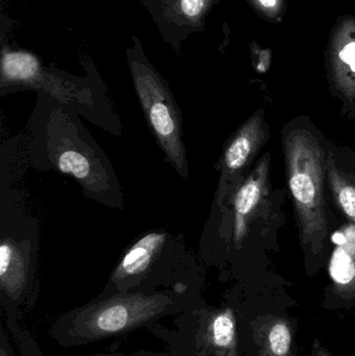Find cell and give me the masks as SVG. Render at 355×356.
<instances>
[{
  "instance_id": "cell-1",
  "label": "cell",
  "mask_w": 355,
  "mask_h": 356,
  "mask_svg": "<svg viewBox=\"0 0 355 356\" xmlns=\"http://www.w3.org/2000/svg\"><path fill=\"white\" fill-rule=\"evenodd\" d=\"M191 291L122 292L90 301L58 316L49 336L64 348L85 346L149 327L164 318L200 309Z\"/></svg>"
},
{
  "instance_id": "cell-18",
  "label": "cell",
  "mask_w": 355,
  "mask_h": 356,
  "mask_svg": "<svg viewBox=\"0 0 355 356\" xmlns=\"http://www.w3.org/2000/svg\"><path fill=\"white\" fill-rule=\"evenodd\" d=\"M312 356H333L324 347L322 346V344H320L318 340H315L314 345H313L312 349Z\"/></svg>"
},
{
  "instance_id": "cell-19",
  "label": "cell",
  "mask_w": 355,
  "mask_h": 356,
  "mask_svg": "<svg viewBox=\"0 0 355 356\" xmlns=\"http://www.w3.org/2000/svg\"><path fill=\"white\" fill-rule=\"evenodd\" d=\"M264 8H273L277 6V0H258Z\"/></svg>"
},
{
  "instance_id": "cell-2",
  "label": "cell",
  "mask_w": 355,
  "mask_h": 356,
  "mask_svg": "<svg viewBox=\"0 0 355 356\" xmlns=\"http://www.w3.org/2000/svg\"><path fill=\"white\" fill-rule=\"evenodd\" d=\"M33 131L35 152L42 150V161L76 179L91 198L120 207L122 197L114 171L72 111L60 102H42Z\"/></svg>"
},
{
  "instance_id": "cell-13",
  "label": "cell",
  "mask_w": 355,
  "mask_h": 356,
  "mask_svg": "<svg viewBox=\"0 0 355 356\" xmlns=\"http://www.w3.org/2000/svg\"><path fill=\"white\" fill-rule=\"evenodd\" d=\"M292 330L285 320H276L267 330L263 356H291Z\"/></svg>"
},
{
  "instance_id": "cell-4",
  "label": "cell",
  "mask_w": 355,
  "mask_h": 356,
  "mask_svg": "<svg viewBox=\"0 0 355 356\" xmlns=\"http://www.w3.org/2000/svg\"><path fill=\"white\" fill-rule=\"evenodd\" d=\"M170 236L164 232H148L127 249L97 298L122 292H158L160 286H173L170 267L163 266Z\"/></svg>"
},
{
  "instance_id": "cell-11",
  "label": "cell",
  "mask_w": 355,
  "mask_h": 356,
  "mask_svg": "<svg viewBox=\"0 0 355 356\" xmlns=\"http://www.w3.org/2000/svg\"><path fill=\"white\" fill-rule=\"evenodd\" d=\"M258 125L256 122H250L240 131L227 146L223 158L225 175H233L241 170L248 159L251 156L258 137Z\"/></svg>"
},
{
  "instance_id": "cell-20",
  "label": "cell",
  "mask_w": 355,
  "mask_h": 356,
  "mask_svg": "<svg viewBox=\"0 0 355 356\" xmlns=\"http://www.w3.org/2000/svg\"><path fill=\"white\" fill-rule=\"evenodd\" d=\"M133 356H166L164 355H156V353H146V351H138L135 355H131Z\"/></svg>"
},
{
  "instance_id": "cell-10",
  "label": "cell",
  "mask_w": 355,
  "mask_h": 356,
  "mask_svg": "<svg viewBox=\"0 0 355 356\" xmlns=\"http://www.w3.org/2000/svg\"><path fill=\"white\" fill-rule=\"evenodd\" d=\"M338 245L329 264V274L336 291L346 299L355 298V227L333 236Z\"/></svg>"
},
{
  "instance_id": "cell-22",
  "label": "cell",
  "mask_w": 355,
  "mask_h": 356,
  "mask_svg": "<svg viewBox=\"0 0 355 356\" xmlns=\"http://www.w3.org/2000/svg\"><path fill=\"white\" fill-rule=\"evenodd\" d=\"M350 68H352V70L355 72V62L352 63V65H350Z\"/></svg>"
},
{
  "instance_id": "cell-5",
  "label": "cell",
  "mask_w": 355,
  "mask_h": 356,
  "mask_svg": "<svg viewBox=\"0 0 355 356\" xmlns=\"http://www.w3.org/2000/svg\"><path fill=\"white\" fill-rule=\"evenodd\" d=\"M35 301L33 245L26 238L2 236L0 243V305L4 322H20Z\"/></svg>"
},
{
  "instance_id": "cell-6",
  "label": "cell",
  "mask_w": 355,
  "mask_h": 356,
  "mask_svg": "<svg viewBox=\"0 0 355 356\" xmlns=\"http://www.w3.org/2000/svg\"><path fill=\"white\" fill-rule=\"evenodd\" d=\"M289 186L306 221L323 211L322 160L316 140L308 133L296 134L287 144Z\"/></svg>"
},
{
  "instance_id": "cell-15",
  "label": "cell",
  "mask_w": 355,
  "mask_h": 356,
  "mask_svg": "<svg viewBox=\"0 0 355 356\" xmlns=\"http://www.w3.org/2000/svg\"><path fill=\"white\" fill-rule=\"evenodd\" d=\"M331 184L340 207L350 219L355 221V186L344 181L335 172L331 173Z\"/></svg>"
},
{
  "instance_id": "cell-9",
  "label": "cell",
  "mask_w": 355,
  "mask_h": 356,
  "mask_svg": "<svg viewBox=\"0 0 355 356\" xmlns=\"http://www.w3.org/2000/svg\"><path fill=\"white\" fill-rule=\"evenodd\" d=\"M196 345L204 355L238 356L237 321L233 309L201 311Z\"/></svg>"
},
{
  "instance_id": "cell-7",
  "label": "cell",
  "mask_w": 355,
  "mask_h": 356,
  "mask_svg": "<svg viewBox=\"0 0 355 356\" xmlns=\"http://www.w3.org/2000/svg\"><path fill=\"white\" fill-rule=\"evenodd\" d=\"M31 87L43 89L45 93L56 97L64 104L77 102L79 106L85 104L87 110H91L87 100H92L90 90L79 91L77 86L69 81H63L60 77L44 73L39 60L27 52L6 51L3 49L1 66V88Z\"/></svg>"
},
{
  "instance_id": "cell-17",
  "label": "cell",
  "mask_w": 355,
  "mask_h": 356,
  "mask_svg": "<svg viewBox=\"0 0 355 356\" xmlns=\"http://www.w3.org/2000/svg\"><path fill=\"white\" fill-rule=\"evenodd\" d=\"M340 58L346 64L352 65L355 62V43H350L340 52Z\"/></svg>"
},
{
  "instance_id": "cell-12",
  "label": "cell",
  "mask_w": 355,
  "mask_h": 356,
  "mask_svg": "<svg viewBox=\"0 0 355 356\" xmlns=\"http://www.w3.org/2000/svg\"><path fill=\"white\" fill-rule=\"evenodd\" d=\"M263 188V178L252 175L238 191L235 198L236 232L237 238L243 232L244 219L258 204Z\"/></svg>"
},
{
  "instance_id": "cell-3",
  "label": "cell",
  "mask_w": 355,
  "mask_h": 356,
  "mask_svg": "<svg viewBox=\"0 0 355 356\" xmlns=\"http://www.w3.org/2000/svg\"><path fill=\"white\" fill-rule=\"evenodd\" d=\"M126 56L133 87L150 129L171 166L181 177L187 178L189 166L183 122L168 83L149 62L142 42L135 35Z\"/></svg>"
},
{
  "instance_id": "cell-16",
  "label": "cell",
  "mask_w": 355,
  "mask_h": 356,
  "mask_svg": "<svg viewBox=\"0 0 355 356\" xmlns=\"http://www.w3.org/2000/svg\"><path fill=\"white\" fill-rule=\"evenodd\" d=\"M0 356H16L3 325L0 327Z\"/></svg>"
},
{
  "instance_id": "cell-21",
  "label": "cell",
  "mask_w": 355,
  "mask_h": 356,
  "mask_svg": "<svg viewBox=\"0 0 355 356\" xmlns=\"http://www.w3.org/2000/svg\"><path fill=\"white\" fill-rule=\"evenodd\" d=\"M90 356H133V355H123V353H95V355H92Z\"/></svg>"
},
{
  "instance_id": "cell-14",
  "label": "cell",
  "mask_w": 355,
  "mask_h": 356,
  "mask_svg": "<svg viewBox=\"0 0 355 356\" xmlns=\"http://www.w3.org/2000/svg\"><path fill=\"white\" fill-rule=\"evenodd\" d=\"M8 334L12 337L20 356H45L37 340L29 330L23 327L20 322L6 323Z\"/></svg>"
},
{
  "instance_id": "cell-8",
  "label": "cell",
  "mask_w": 355,
  "mask_h": 356,
  "mask_svg": "<svg viewBox=\"0 0 355 356\" xmlns=\"http://www.w3.org/2000/svg\"><path fill=\"white\" fill-rule=\"evenodd\" d=\"M160 35L179 54L192 33L202 31L214 0H141Z\"/></svg>"
}]
</instances>
